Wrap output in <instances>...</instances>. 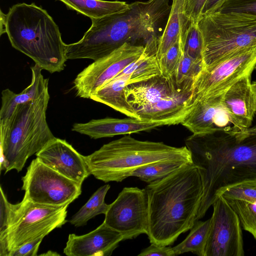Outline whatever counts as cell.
I'll use <instances>...</instances> for the list:
<instances>
[{
  "label": "cell",
  "mask_w": 256,
  "mask_h": 256,
  "mask_svg": "<svg viewBox=\"0 0 256 256\" xmlns=\"http://www.w3.org/2000/svg\"><path fill=\"white\" fill-rule=\"evenodd\" d=\"M185 144L203 185L196 220L226 189L256 180V125L236 131L192 134Z\"/></svg>",
  "instance_id": "1"
},
{
  "label": "cell",
  "mask_w": 256,
  "mask_h": 256,
  "mask_svg": "<svg viewBox=\"0 0 256 256\" xmlns=\"http://www.w3.org/2000/svg\"><path fill=\"white\" fill-rule=\"evenodd\" d=\"M148 238L150 244L170 246L190 230L203 195L198 169L193 164L148 184Z\"/></svg>",
  "instance_id": "2"
},
{
  "label": "cell",
  "mask_w": 256,
  "mask_h": 256,
  "mask_svg": "<svg viewBox=\"0 0 256 256\" xmlns=\"http://www.w3.org/2000/svg\"><path fill=\"white\" fill-rule=\"evenodd\" d=\"M169 0H148L130 4L124 12L91 18L92 24L79 41L66 44L67 60H97L126 42L145 46L158 38V26L170 11Z\"/></svg>",
  "instance_id": "3"
},
{
  "label": "cell",
  "mask_w": 256,
  "mask_h": 256,
  "mask_svg": "<svg viewBox=\"0 0 256 256\" xmlns=\"http://www.w3.org/2000/svg\"><path fill=\"white\" fill-rule=\"evenodd\" d=\"M12 46L28 56L42 70H64L66 46L58 26L47 11L34 3L16 4L1 15Z\"/></svg>",
  "instance_id": "4"
},
{
  "label": "cell",
  "mask_w": 256,
  "mask_h": 256,
  "mask_svg": "<svg viewBox=\"0 0 256 256\" xmlns=\"http://www.w3.org/2000/svg\"><path fill=\"white\" fill-rule=\"evenodd\" d=\"M85 158L90 174L104 182H121L131 176L136 170L153 163L192 162L186 146L174 147L162 142L140 140L130 134L104 144Z\"/></svg>",
  "instance_id": "5"
},
{
  "label": "cell",
  "mask_w": 256,
  "mask_h": 256,
  "mask_svg": "<svg viewBox=\"0 0 256 256\" xmlns=\"http://www.w3.org/2000/svg\"><path fill=\"white\" fill-rule=\"evenodd\" d=\"M48 91L39 98L18 104L12 115L0 120V170L20 172L28 159L54 136L46 120Z\"/></svg>",
  "instance_id": "6"
},
{
  "label": "cell",
  "mask_w": 256,
  "mask_h": 256,
  "mask_svg": "<svg viewBox=\"0 0 256 256\" xmlns=\"http://www.w3.org/2000/svg\"><path fill=\"white\" fill-rule=\"evenodd\" d=\"M0 190V256L40 236H46L66 222L70 204L50 206L34 203L23 198L12 204Z\"/></svg>",
  "instance_id": "7"
},
{
  "label": "cell",
  "mask_w": 256,
  "mask_h": 256,
  "mask_svg": "<svg viewBox=\"0 0 256 256\" xmlns=\"http://www.w3.org/2000/svg\"><path fill=\"white\" fill-rule=\"evenodd\" d=\"M198 26L202 42V69L240 50L256 46V15L216 12L202 16Z\"/></svg>",
  "instance_id": "8"
},
{
  "label": "cell",
  "mask_w": 256,
  "mask_h": 256,
  "mask_svg": "<svg viewBox=\"0 0 256 256\" xmlns=\"http://www.w3.org/2000/svg\"><path fill=\"white\" fill-rule=\"evenodd\" d=\"M256 67V46L240 50L214 65L202 69L192 85L194 104L198 100L222 94Z\"/></svg>",
  "instance_id": "9"
},
{
  "label": "cell",
  "mask_w": 256,
  "mask_h": 256,
  "mask_svg": "<svg viewBox=\"0 0 256 256\" xmlns=\"http://www.w3.org/2000/svg\"><path fill=\"white\" fill-rule=\"evenodd\" d=\"M22 180L24 198L36 204H70L82 193V184L46 166L37 158L31 162Z\"/></svg>",
  "instance_id": "10"
},
{
  "label": "cell",
  "mask_w": 256,
  "mask_h": 256,
  "mask_svg": "<svg viewBox=\"0 0 256 256\" xmlns=\"http://www.w3.org/2000/svg\"><path fill=\"white\" fill-rule=\"evenodd\" d=\"M104 222L120 232L123 240L148 234V196L144 188L125 187L109 204Z\"/></svg>",
  "instance_id": "11"
},
{
  "label": "cell",
  "mask_w": 256,
  "mask_h": 256,
  "mask_svg": "<svg viewBox=\"0 0 256 256\" xmlns=\"http://www.w3.org/2000/svg\"><path fill=\"white\" fill-rule=\"evenodd\" d=\"M145 46L126 42L108 55L84 68L74 80L76 96L90 99L98 89L116 76L142 54Z\"/></svg>",
  "instance_id": "12"
},
{
  "label": "cell",
  "mask_w": 256,
  "mask_h": 256,
  "mask_svg": "<svg viewBox=\"0 0 256 256\" xmlns=\"http://www.w3.org/2000/svg\"><path fill=\"white\" fill-rule=\"evenodd\" d=\"M212 206L205 256H244L242 226L238 215L222 195Z\"/></svg>",
  "instance_id": "13"
},
{
  "label": "cell",
  "mask_w": 256,
  "mask_h": 256,
  "mask_svg": "<svg viewBox=\"0 0 256 256\" xmlns=\"http://www.w3.org/2000/svg\"><path fill=\"white\" fill-rule=\"evenodd\" d=\"M223 94L213 95L196 102L181 124L194 134L242 129L224 106Z\"/></svg>",
  "instance_id": "14"
},
{
  "label": "cell",
  "mask_w": 256,
  "mask_h": 256,
  "mask_svg": "<svg viewBox=\"0 0 256 256\" xmlns=\"http://www.w3.org/2000/svg\"><path fill=\"white\" fill-rule=\"evenodd\" d=\"M36 155L46 166L80 184L90 174L85 156L65 140L54 137Z\"/></svg>",
  "instance_id": "15"
},
{
  "label": "cell",
  "mask_w": 256,
  "mask_h": 256,
  "mask_svg": "<svg viewBox=\"0 0 256 256\" xmlns=\"http://www.w3.org/2000/svg\"><path fill=\"white\" fill-rule=\"evenodd\" d=\"M122 240V234L104 222L86 234H70L64 253L68 256H110Z\"/></svg>",
  "instance_id": "16"
},
{
  "label": "cell",
  "mask_w": 256,
  "mask_h": 256,
  "mask_svg": "<svg viewBox=\"0 0 256 256\" xmlns=\"http://www.w3.org/2000/svg\"><path fill=\"white\" fill-rule=\"evenodd\" d=\"M166 125L169 126L164 122H144L134 118H106L92 120L86 123H76L72 126V130L88 136L91 138L98 139L148 131Z\"/></svg>",
  "instance_id": "17"
},
{
  "label": "cell",
  "mask_w": 256,
  "mask_h": 256,
  "mask_svg": "<svg viewBox=\"0 0 256 256\" xmlns=\"http://www.w3.org/2000/svg\"><path fill=\"white\" fill-rule=\"evenodd\" d=\"M190 90H192V86H178L174 77L166 78L160 75L128 85L125 92L127 100L136 110Z\"/></svg>",
  "instance_id": "18"
},
{
  "label": "cell",
  "mask_w": 256,
  "mask_h": 256,
  "mask_svg": "<svg viewBox=\"0 0 256 256\" xmlns=\"http://www.w3.org/2000/svg\"><path fill=\"white\" fill-rule=\"evenodd\" d=\"M251 75L244 76L223 94L222 102L227 110L241 128L251 126L256 109Z\"/></svg>",
  "instance_id": "19"
},
{
  "label": "cell",
  "mask_w": 256,
  "mask_h": 256,
  "mask_svg": "<svg viewBox=\"0 0 256 256\" xmlns=\"http://www.w3.org/2000/svg\"><path fill=\"white\" fill-rule=\"evenodd\" d=\"M220 195L234 210L242 228L256 240V180L234 186Z\"/></svg>",
  "instance_id": "20"
},
{
  "label": "cell",
  "mask_w": 256,
  "mask_h": 256,
  "mask_svg": "<svg viewBox=\"0 0 256 256\" xmlns=\"http://www.w3.org/2000/svg\"><path fill=\"white\" fill-rule=\"evenodd\" d=\"M30 70L31 82L21 92L16 94L9 88L2 91L0 120L9 118L18 104L36 100L48 91V79L44 78L42 74V70L36 64L30 66Z\"/></svg>",
  "instance_id": "21"
},
{
  "label": "cell",
  "mask_w": 256,
  "mask_h": 256,
  "mask_svg": "<svg viewBox=\"0 0 256 256\" xmlns=\"http://www.w3.org/2000/svg\"><path fill=\"white\" fill-rule=\"evenodd\" d=\"M129 84L127 76H117L96 90L90 99L104 104L130 118L138 119L135 109L126 96V88Z\"/></svg>",
  "instance_id": "22"
},
{
  "label": "cell",
  "mask_w": 256,
  "mask_h": 256,
  "mask_svg": "<svg viewBox=\"0 0 256 256\" xmlns=\"http://www.w3.org/2000/svg\"><path fill=\"white\" fill-rule=\"evenodd\" d=\"M185 0H173L166 26L159 36L156 56L160 59L180 37L183 40L190 22L184 12Z\"/></svg>",
  "instance_id": "23"
},
{
  "label": "cell",
  "mask_w": 256,
  "mask_h": 256,
  "mask_svg": "<svg viewBox=\"0 0 256 256\" xmlns=\"http://www.w3.org/2000/svg\"><path fill=\"white\" fill-rule=\"evenodd\" d=\"M158 40V38L155 40L147 44L140 56L130 64L117 76H127L130 84L147 80L161 75L156 56Z\"/></svg>",
  "instance_id": "24"
},
{
  "label": "cell",
  "mask_w": 256,
  "mask_h": 256,
  "mask_svg": "<svg viewBox=\"0 0 256 256\" xmlns=\"http://www.w3.org/2000/svg\"><path fill=\"white\" fill-rule=\"evenodd\" d=\"M68 8L90 18H97L126 12L130 4L121 1L102 0H58Z\"/></svg>",
  "instance_id": "25"
},
{
  "label": "cell",
  "mask_w": 256,
  "mask_h": 256,
  "mask_svg": "<svg viewBox=\"0 0 256 256\" xmlns=\"http://www.w3.org/2000/svg\"><path fill=\"white\" fill-rule=\"evenodd\" d=\"M211 224V218L197 220L186 238L172 248L174 256L191 252L199 256H205V250Z\"/></svg>",
  "instance_id": "26"
},
{
  "label": "cell",
  "mask_w": 256,
  "mask_h": 256,
  "mask_svg": "<svg viewBox=\"0 0 256 256\" xmlns=\"http://www.w3.org/2000/svg\"><path fill=\"white\" fill-rule=\"evenodd\" d=\"M110 187V185L107 184L99 188L72 216L70 222L76 227H79L86 225L90 220L98 214H105L109 204L105 202L104 198Z\"/></svg>",
  "instance_id": "27"
},
{
  "label": "cell",
  "mask_w": 256,
  "mask_h": 256,
  "mask_svg": "<svg viewBox=\"0 0 256 256\" xmlns=\"http://www.w3.org/2000/svg\"><path fill=\"white\" fill-rule=\"evenodd\" d=\"M192 162L186 160H174L158 162L142 166L132 174L148 184L162 179Z\"/></svg>",
  "instance_id": "28"
},
{
  "label": "cell",
  "mask_w": 256,
  "mask_h": 256,
  "mask_svg": "<svg viewBox=\"0 0 256 256\" xmlns=\"http://www.w3.org/2000/svg\"><path fill=\"white\" fill-rule=\"evenodd\" d=\"M202 69V60L192 58L182 50L178 66L174 76L176 84L182 86L193 85V82Z\"/></svg>",
  "instance_id": "29"
},
{
  "label": "cell",
  "mask_w": 256,
  "mask_h": 256,
  "mask_svg": "<svg viewBox=\"0 0 256 256\" xmlns=\"http://www.w3.org/2000/svg\"><path fill=\"white\" fill-rule=\"evenodd\" d=\"M183 47L180 37L158 60L161 75L166 78L174 77L182 55Z\"/></svg>",
  "instance_id": "30"
},
{
  "label": "cell",
  "mask_w": 256,
  "mask_h": 256,
  "mask_svg": "<svg viewBox=\"0 0 256 256\" xmlns=\"http://www.w3.org/2000/svg\"><path fill=\"white\" fill-rule=\"evenodd\" d=\"M183 50L192 58L202 61V38L198 23L190 22L184 39L181 40Z\"/></svg>",
  "instance_id": "31"
},
{
  "label": "cell",
  "mask_w": 256,
  "mask_h": 256,
  "mask_svg": "<svg viewBox=\"0 0 256 256\" xmlns=\"http://www.w3.org/2000/svg\"><path fill=\"white\" fill-rule=\"evenodd\" d=\"M216 12H243L256 15V0H224Z\"/></svg>",
  "instance_id": "32"
},
{
  "label": "cell",
  "mask_w": 256,
  "mask_h": 256,
  "mask_svg": "<svg viewBox=\"0 0 256 256\" xmlns=\"http://www.w3.org/2000/svg\"><path fill=\"white\" fill-rule=\"evenodd\" d=\"M206 0H185L184 12L190 22L198 23Z\"/></svg>",
  "instance_id": "33"
},
{
  "label": "cell",
  "mask_w": 256,
  "mask_h": 256,
  "mask_svg": "<svg viewBox=\"0 0 256 256\" xmlns=\"http://www.w3.org/2000/svg\"><path fill=\"white\" fill-rule=\"evenodd\" d=\"M45 236H40L12 250L8 256H36L39 246Z\"/></svg>",
  "instance_id": "34"
},
{
  "label": "cell",
  "mask_w": 256,
  "mask_h": 256,
  "mask_svg": "<svg viewBox=\"0 0 256 256\" xmlns=\"http://www.w3.org/2000/svg\"><path fill=\"white\" fill-rule=\"evenodd\" d=\"M174 256L172 248L152 243L148 247L143 249L138 256Z\"/></svg>",
  "instance_id": "35"
},
{
  "label": "cell",
  "mask_w": 256,
  "mask_h": 256,
  "mask_svg": "<svg viewBox=\"0 0 256 256\" xmlns=\"http://www.w3.org/2000/svg\"><path fill=\"white\" fill-rule=\"evenodd\" d=\"M224 0H206L202 10V16L216 12Z\"/></svg>",
  "instance_id": "36"
},
{
  "label": "cell",
  "mask_w": 256,
  "mask_h": 256,
  "mask_svg": "<svg viewBox=\"0 0 256 256\" xmlns=\"http://www.w3.org/2000/svg\"><path fill=\"white\" fill-rule=\"evenodd\" d=\"M39 256H59L60 254L56 252L48 250L47 252L40 254Z\"/></svg>",
  "instance_id": "37"
},
{
  "label": "cell",
  "mask_w": 256,
  "mask_h": 256,
  "mask_svg": "<svg viewBox=\"0 0 256 256\" xmlns=\"http://www.w3.org/2000/svg\"><path fill=\"white\" fill-rule=\"evenodd\" d=\"M252 90L255 96L256 100V80L252 82Z\"/></svg>",
  "instance_id": "38"
}]
</instances>
